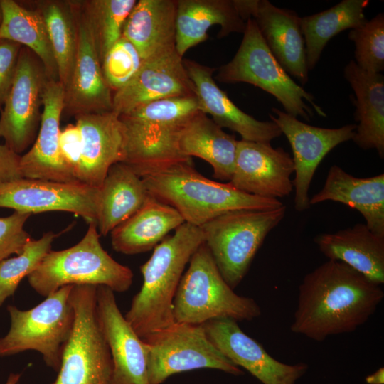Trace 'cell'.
I'll return each instance as SVG.
<instances>
[{"label": "cell", "mask_w": 384, "mask_h": 384, "mask_svg": "<svg viewBox=\"0 0 384 384\" xmlns=\"http://www.w3.org/2000/svg\"><path fill=\"white\" fill-rule=\"evenodd\" d=\"M383 297L380 285L340 261L328 260L299 285L290 329L316 341L352 332L368 320Z\"/></svg>", "instance_id": "6da1fadb"}, {"label": "cell", "mask_w": 384, "mask_h": 384, "mask_svg": "<svg viewBox=\"0 0 384 384\" xmlns=\"http://www.w3.org/2000/svg\"><path fill=\"white\" fill-rule=\"evenodd\" d=\"M203 243L201 228L184 223L158 244L140 267L143 284L124 317L141 338L174 322L176 289L186 265Z\"/></svg>", "instance_id": "7a4b0ae2"}, {"label": "cell", "mask_w": 384, "mask_h": 384, "mask_svg": "<svg viewBox=\"0 0 384 384\" xmlns=\"http://www.w3.org/2000/svg\"><path fill=\"white\" fill-rule=\"evenodd\" d=\"M142 178L152 197L174 208L185 223L198 227L230 211L284 206L279 199L248 194L228 182L210 180L195 169L192 161L173 164Z\"/></svg>", "instance_id": "3957f363"}, {"label": "cell", "mask_w": 384, "mask_h": 384, "mask_svg": "<svg viewBox=\"0 0 384 384\" xmlns=\"http://www.w3.org/2000/svg\"><path fill=\"white\" fill-rule=\"evenodd\" d=\"M200 112L196 96H187L151 102L119 116L126 137L124 163L142 178L173 164L192 161L180 154L178 139Z\"/></svg>", "instance_id": "277c9868"}, {"label": "cell", "mask_w": 384, "mask_h": 384, "mask_svg": "<svg viewBox=\"0 0 384 384\" xmlns=\"http://www.w3.org/2000/svg\"><path fill=\"white\" fill-rule=\"evenodd\" d=\"M88 225L80 242L65 250H51L27 277L36 292L46 297L64 286L85 284L105 286L114 292L129 289L132 270L104 250L97 225L90 223Z\"/></svg>", "instance_id": "5b68a950"}, {"label": "cell", "mask_w": 384, "mask_h": 384, "mask_svg": "<svg viewBox=\"0 0 384 384\" xmlns=\"http://www.w3.org/2000/svg\"><path fill=\"white\" fill-rule=\"evenodd\" d=\"M172 313L174 322L202 325L224 318L252 320L261 314V309L253 299L235 293L203 243L192 255L181 279Z\"/></svg>", "instance_id": "8992f818"}, {"label": "cell", "mask_w": 384, "mask_h": 384, "mask_svg": "<svg viewBox=\"0 0 384 384\" xmlns=\"http://www.w3.org/2000/svg\"><path fill=\"white\" fill-rule=\"evenodd\" d=\"M223 83L245 82L274 96L287 114L306 121L314 110L321 117L325 112L314 102V96L294 81L270 50L256 23L248 18L241 43L228 63L215 75Z\"/></svg>", "instance_id": "52a82bcc"}, {"label": "cell", "mask_w": 384, "mask_h": 384, "mask_svg": "<svg viewBox=\"0 0 384 384\" xmlns=\"http://www.w3.org/2000/svg\"><path fill=\"white\" fill-rule=\"evenodd\" d=\"M73 286L60 288L28 310L9 305L11 326L6 335L0 338V357L36 351L48 367L58 372L75 322L70 300Z\"/></svg>", "instance_id": "ba28073f"}, {"label": "cell", "mask_w": 384, "mask_h": 384, "mask_svg": "<svg viewBox=\"0 0 384 384\" xmlns=\"http://www.w3.org/2000/svg\"><path fill=\"white\" fill-rule=\"evenodd\" d=\"M286 206L223 213L200 228L222 277L234 289L246 275L269 233L282 220Z\"/></svg>", "instance_id": "9c48e42d"}, {"label": "cell", "mask_w": 384, "mask_h": 384, "mask_svg": "<svg viewBox=\"0 0 384 384\" xmlns=\"http://www.w3.org/2000/svg\"><path fill=\"white\" fill-rule=\"evenodd\" d=\"M96 285H73L75 311L71 335L55 380L50 384H111L112 361L97 314Z\"/></svg>", "instance_id": "30bf717a"}, {"label": "cell", "mask_w": 384, "mask_h": 384, "mask_svg": "<svg viewBox=\"0 0 384 384\" xmlns=\"http://www.w3.org/2000/svg\"><path fill=\"white\" fill-rule=\"evenodd\" d=\"M142 339L148 354L150 384H161L174 374L201 368L242 373L209 341L203 325L174 322Z\"/></svg>", "instance_id": "8fae6325"}, {"label": "cell", "mask_w": 384, "mask_h": 384, "mask_svg": "<svg viewBox=\"0 0 384 384\" xmlns=\"http://www.w3.org/2000/svg\"><path fill=\"white\" fill-rule=\"evenodd\" d=\"M48 80L38 57L23 46L0 116V137L18 155L36 139L41 120L42 95Z\"/></svg>", "instance_id": "7c38bea8"}, {"label": "cell", "mask_w": 384, "mask_h": 384, "mask_svg": "<svg viewBox=\"0 0 384 384\" xmlns=\"http://www.w3.org/2000/svg\"><path fill=\"white\" fill-rule=\"evenodd\" d=\"M100 188L80 181L21 178L0 185V207L24 213L65 211L97 223Z\"/></svg>", "instance_id": "4fadbf2b"}, {"label": "cell", "mask_w": 384, "mask_h": 384, "mask_svg": "<svg viewBox=\"0 0 384 384\" xmlns=\"http://www.w3.org/2000/svg\"><path fill=\"white\" fill-rule=\"evenodd\" d=\"M271 121L287 137L293 153L294 208L299 212L310 208L309 190L315 171L323 159L338 144L352 139L356 125L322 128L299 121L277 108L272 109Z\"/></svg>", "instance_id": "5bb4252c"}, {"label": "cell", "mask_w": 384, "mask_h": 384, "mask_svg": "<svg viewBox=\"0 0 384 384\" xmlns=\"http://www.w3.org/2000/svg\"><path fill=\"white\" fill-rule=\"evenodd\" d=\"M242 18H252L270 50L291 76L305 85L309 79L300 17L268 0H234Z\"/></svg>", "instance_id": "9a60e30c"}, {"label": "cell", "mask_w": 384, "mask_h": 384, "mask_svg": "<svg viewBox=\"0 0 384 384\" xmlns=\"http://www.w3.org/2000/svg\"><path fill=\"white\" fill-rule=\"evenodd\" d=\"M75 13L78 48L68 86L64 89L63 113L77 117L112 111V92L107 85L89 22L82 1H73Z\"/></svg>", "instance_id": "2e32d148"}, {"label": "cell", "mask_w": 384, "mask_h": 384, "mask_svg": "<svg viewBox=\"0 0 384 384\" xmlns=\"http://www.w3.org/2000/svg\"><path fill=\"white\" fill-rule=\"evenodd\" d=\"M97 314L112 361L111 384H150L143 340L121 313L114 292L97 286Z\"/></svg>", "instance_id": "e0dca14e"}, {"label": "cell", "mask_w": 384, "mask_h": 384, "mask_svg": "<svg viewBox=\"0 0 384 384\" xmlns=\"http://www.w3.org/2000/svg\"><path fill=\"white\" fill-rule=\"evenodd\" d=\"M294 172L292 158L282 148H273L270 142L240 139L228 183L248 194L278 199L292 193Z\"/></svg>", "instance_id": "ac0fdd59"}, {"label": "cell", "mask_w": 384, "mask_h": 384, "mask_svg": "<svg viewBox=\"0 0 384 384\" xmlns=\"http://www.w3.org/2000/svg\"><path fill=\"white\" fill-rule=\"evenodd\" d=\"M209 341L234 365L242 367L263 384H294L307 370L299 363L289 365L271 356L231 319H218L202 324Z\"/></svg>", "instance_id": "d6986e66"}, {"label": "cell", "mask_w": 384, "mask_h": 384, "mask_svg": "<svg viewBox=\"0 0 384 384\" xmlns=\"http://www.w3.org/2000/svg\"><path fill=\"white\" fill-rule=\"evenodd\" d=\"M64 87L59 80H48L42 95L40 127L31 148L21 156L23 178L58 182L78 181L60 151V122L63 110Z\"/></svg>", "instance_id": "ffe728a7"}, {"label": "cell", "mask_w": 384, "mask_h": 384, "mask_svg": "<svg viewBox=\"0 0 384 384\" xmlns=\"http://www.w3.org/2000/svg\"><path fill=\"white\" fill-rule=\"evenodd\" d=\"M196 96L195 86L177 52L146 61L124 87L112 94V112L118 116L156 100Z\"/></svg>", "instance_id": "44dd1931"}, {"label": "cell", "mask_w": 384, "mask_h": 384, "mask_svg": "<svg viewBox=\"0 0 384 384\" xmlns=\"http://www.w3.org/2000/svg\"><path fill=\"white\" fill-rule=\"evenodd\" d=\"M82 139L78 181L100 188L109 169L126 159L124 125L114 112L75 117Z\"/></svg>", "instance_id": "7402d4cb"}, {"label": "cell", "mask_w": 384, "mask_h": 384, "mask_svg": "<svg viewBox=\"0 0 384 384\" xmlns=\"http://www.w3.org/2000/svg\"><path fill=\"white\" fill-rule=\"evenodd\" d=\"M193 82L201 112L211 116L220 127L237 132L241 139L270 142L282 132L272 121H259L241 110L222 90L213 78L215 68L192 60H183Z\"/></svg>", "instance_id": "603a6c76"}, {"label": "cell", "mask_w": 384, "mask_h": 384, "mask_svg": "<svg viewBox=\"0 0 384 384\" xmlns=\"http://www.w3.org/2000/svg\"><path fill=\"white\" fill-rule=\"evenodd\" d=\"M176 0H139L123 26L122 36L144 62L177 52Z\"/></svg>", "instance_id": "cb8c5ba5"}, {"label": "cell", "mask_w": 384, "mask_h": 384, "mask_svg": "<svg viewBox=\"0 0 384 384\" xmlns=\"http://www.w3.org/2000/svg\"><path fill=\"white\" fill-rule=\"evenodd\" d=\"M327 201L356 209L373 233L384 237V174L357 178L333 165L322 188L309 198V203L311 206Z\"/></svg>", "instance_id": "d4e9b609"}, {"label": "cell", "mask_w": 384, "mask_h": 384, "mask_svg": "<svg viewBox=\"0 0 384 384\" xmlns=\"http://www.w3.org/2000/svg\"><path fill=\"white\" fill-rule=\"evenodd\" d=\"M314 242L329 260L340 261L380 285L384 283V237L365 223L316 235Z\"/></svg>", "instance_id": "484cf974"}, {"label": "cell", "mask_w": 384, "mask_h": 384, "mask_svg": "<svg viewBox=\"0 0 384 384\" xmlns=\"http://www.w3.org/2000/svg\"><path fill=\"white\" fill-rule=\"evenodd\" d=\"M220 27L218 37L242 33L246 21L234 0H176V48L183 56L191 48L206 41L213 26Z\"/></svg>", "instance_id": "4316f807"}, {"label": "cell", "mask_w": 384, "mask_h": 384, "mask_svg": "<svg viewBox=\"0 0 384 384\" xmlns=\"http://www.w3.org/2000/svg\"><path fill=\"white\" fill-rule=\"evenodd\" d=\"M344 78L354 92L355 119L353 140L363 149H375L384 157V76L366 71L353 60L344 68Z\"/></svg>", "instance_id": "83f0119b"}, {"label": "cell", "mask_w": 384, "mask_h": 384, "mask_svg": "<svg viewBox=\"0 0 384 384\" xmlns=\"http://www.w3.org/2000/svg\"><path fill=\"white\" fill-rule=\"evenodd\" d=\"M184 223L174 208L150 195L134 214L112 230L111 244L125 255L148 252Z\"/></svg>", "instance_id": "f1b7e54d"}, {"label": "cell", "mask_w": 384, "mask_h": 384, "mask_svg": "<svg viewBox=\"0 0 384 384\" xmlns=\"http://www.w3.org/2000/svg\"><path fill=\"white\" fill-rule=\"evenodd\" d=\"M238 140L200 112L186 124L178 139L182 156L198 157L213 168V177L230 181L234 170Z\"/></svg>", "instance_id": "f546056e"}, {"label": "cell", "mask_w": 384, "mask_h": 384, "mask_svg": "<svg viewBox=\"0 0 384 384\" xmlns=\"http://www.w3.org/2000/svg\"><path fill=\"white\" fill-rule=\"evenodd\" d=\"M99 188L96 225L103 236L134 214L150 197L142 178L124 162L109 169Z\"/></svg>", "instance_id": "4dcf8cb0"}, {"label": "cell", "mask_w": 384, "mask_h": 384, "mask_svg": "<svg viewBox=\"0 0 384 384\" xmlns=\"http://www.w3.org/2000/svg\"><path fill=\"white\" fill-rule=\"evenodd\" d=\"M3 21L0 39H6L31 50L40 60L50 80H58L56 61L48 33L40 12L13 0H1Z\"/></svg>", "instance_id": "1f68e13d"}, {"label": "cell", "mask_w": 384, "mask_h": 384, "mask_svg": "<svg viewBox=\"0 0 384 384\" xmlns=\"http://www.w3.org/2000/svg\"><path fill=\"white\" fill-rule=\"evenodd\" d=\"M368 4V0H343L329 9L300 18L309 70L315 67L331 38L366 22L364 10Z\"/></svg>", "instance_id": "d6a6232c"}, {"label": "cell", "mask_w": 384, "mask_h": 384, "mask_svg": "<svg viewBox=\"0 0 384 384\" xmlns=\"http://www.w3.org/2000/svg\"><path fill=\"white\" fill-rule=\"evenodd\" d=\"M42 16L64 89L73 74L78 48V32L73 2L46 1L37 9Z\"/></svg>", "instance_id": "836d02e7"}, {"label": "cell", "mask_w": 384, "mask_h": 384, "mask_svg": "<svg viewBox=\"0 0 384 384\" xmlns=\"http://www.w3.org/2000/svg\"><path fill=\"white\" fill-rule=\"evenodd\" d=\"M137 0H90L82 1L100 63L122 36L123 26Z\"/></svg>", "instance_id": "e575fe53"}, {"label": "cell", "mask_w": 384, "mask_h": 384, "mask_svg": "<svg viewBox=\"0 0 384 384\" xmlns=\"http://www.w3.org/2000/svg\"><path fill=\"white\" fill-rule=\"evenodd\" d=\"M58 235L47 232L38 240L32 239L18 255L0 262V306L14 295L21 281L28 277L51 250Z\"/></svg>", "instance_id": "d590c367"}, {"label": "cell", "mask_w": 384, "mask_h": 384, "mask_svg": "<svg viewBox=\"0 0 384 384\" xmlns=\"http://www.w3.org/2000/svg\"><path fill=\"white\" fill-rule=\"evenodd\" d=\"M355 43V63L361 69L380 73L384 70V14L380 13L362 26L351 29Z\"/></svg>", "instance_id": "8d00e7d4"}, {"label": "cell", "mask_w": 384, "mask_h": 384, "mask_svg": "<svg viewBox=\"0 0 384 384\" xmlns=\"http://www.w3.org/2000/svg\"><path fill=\"white\" fill-rule=\"evenodd\" d=\"M143 63L134 46L122 36L108 50L101 63L105 81L112 94L133 79Z\"/></svg>", "instance_id": "74e56055"}, {"label": "cell", "mask_w": 384, "mask_h": 384, "mask_svg": "<svg viewBox=\"0 0 384 384\" xmlns=\"http://www.w3.org/2000/svg\"><path fill=\"white\" fill-rule=\"evenodd\" d=\"M29 213L14 211L8 217H0V262L11 255H20L33 239L25 230Z\"/></svg>", "instance_id": "f35d334b"}, {"label": "cell", "mask_w": 384, "mask_h": 384, "mask_svg": "<svg viewBox=\"0 0 384 384\" xmlns=\"http://www.w3.org/2000/svg\"><path fill=\"white\" fill-rule=\"evenodd\" d=\"M22 47L17 43L0 39V110L11 87Z\"/></svg>", "instance_id": "ab89813d"}, {"label": "cell", "mask_w": 384, "mask_h": 384, "mask_svg": "<svg viewBox=\"0 0 384 384\" xmlns=\"http://www.w3.org/2000/svg\"><path fill=\"white\" fill-rule=\"evenodd\" d=\"M59 145L63 161L78 181L82 155V139L76 124H69L60 130Z\"/></svg>", "instance_id": "60d3db41"}, {"label": "cell", "mask_w": 384, "mask_h": 384, "mask_svg": "<svg viewBox=\"0 0 384 384\" xmlns=\"http://www.w3.org/2000/svg\"><path fill=\"white\" fill-rule=\"evenodd\" d=\"M18 155L5 144H0V185L23 177Z\"/></svg>", "instance_id": "b9f144b4"}, {"label": "cell", "mask_w": 384, "mask_h": 384, "mask_svg": "<svg viewBox=\"0 0 384 384\" xmlns=\"http://www.w3.org/2000/svg\"><path fill=\"white\" fill-rule=\"evenodd\" d=\"M366 381L368 384H383L384 383L383 368H379L376 372L366 377Z\"/></svg>", "instance_id": "7bdbcfd3"}, {"label": "cell", "mask_w": 384, "mask_h": 384, "mask_svg": "<svg viewBox=\"0 0 384 384\" xmlns=\"http://www.w3.org/2000/svg\"><path fill=\"white\" fill-rule=\"evenodd\" d=\"M21 376V374L20 373H11L5 384H18Z\"/></svg>", "instance_id": "ee69618b"}, {"label": "cell", "mask_w": 384, "mask_h": 384, "mask_svg": "<svg viewBox=\"0 0 384 384\" xmlns=\"http://www.w3.org/2000/svg\"><path fill=\"white\" fill-rule=\"evenodd\" d=\"M2 21H3V11H2V8H1V0H0V27L1 26Z\"/></svg>", "instance_id": "f6af8a7d"}]
</instances>
